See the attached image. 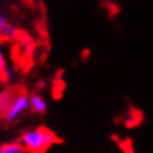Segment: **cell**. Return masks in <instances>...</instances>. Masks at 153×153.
<instances>
[{
    "label": "cell",
    "mask_w": 153,
    "mask_h": 153,
    "mask_svg": "<svg viewBox=\"0 0 153 153\" xmlns=\"http://www.w3.org/2000/svg\"><path fill=\"white\" fill-rule=\"evenodd\" d=\"M7 69V64H5V59H4V56H3V53L1 51H0V74H1L3 71H4Z\"/></svg>",
    "instance_id": "obj_7"
},
{
    "label": "cell",
    "mask_w": 153,
    "mask_h": 153,
    "mask_svg": "<svg viewBox=\"0 0 153 153\" xmlns=\"http://www.w3.org/2000/svg\"><path fill=\"white\" fill-rule=\"evenodd\" d=\"M57 141H59V137L51 130L45 127H38L22 134L20 143L29 153H44Z\"/></svg>",
    "instance_id": "obj_1"
},
{
    "label": "cell",
    "mask_w": 153,
    "mask_h": 153,
    "mask_svg": "<svg viewBox=\"0 0 153 153\" xmlns=\"http://www.w3.org/2000/svg\"><path fill=\"white\" fill-rule=\"evenodd\" d=\"M43 87H44V82L40 81L39 83H38V88H43Z\"/></svg>",
    "instance_id": "obj_9"
},
{
    "label": "cell",
    "mask_w": 153,
    "mask_h": 153,
    "mask_svg": "<svg viewBox=\"0 0 153 153\" xmlns=\"http://www.w3.org/2000/svg\"><path fill=\"white\" fill-rule=\"evenodd\" d=\"M17 90H5L0 94V116L4 117V114L8 112L10 104L13 102L14 97L17 96Z\"/></svg>",
    "instance_id": "obj_3"
},
{
    "label": "cell",
    "mask_w": 153,
    "mask_h": 153,
    "mask_svg": "<svg viewBox=\"0 0 153 153\" xmlns=\"http://www.w3.org/2000/svg\"><path fill=\"white\" fill-rule=\"evenodd\" d=\"M29 106H30L29 96L24 92V91H22V92H18L17 96L14 97L13 102L10 104L8 112L4 114V120L7 122H13L22 112H25Z\"/></svg>",
    "instance_id": "obj_2"
},
{
    "label": "cell",
    "mask_w": 153,
    "mask_h": 153,
    "mask_svg": "<svg viewBox=\"0 0 153 153\" xmlns=\"http://www.w3.org/2000/svg\"><path fill=\"white\" fill-rule=\"evenodd\" d=\"M0 36H1L3 39H8V40L16 39L18 36V30L10 24H5L1 27V30H0Z\"/></svg>",
    "instance_id": "obj_6"
},
{
    "label": "cell",
    "mask_w": 153,
    "mask_h": 153,
    "mask_svg": "<svg viewBox=\"0 0 153 153\" xmlns=\"http://www.w3.org/2000/svg\"><path fill=\"white\" fill-rule=\"evenodd\" d=\"M5 24H7V21H5V17L3 16L1 13H0V30H1V27H3V26H4Z\"/></svg>",
    "instance_id": "obj_8"
},
{
    "label": "cell",
    "mask_w": 153,
    "mask_h": 153,
    "mask_svg": "<svg viewBox=\"0 0 153 153\" xmlns=\"http://www.w3.org/2000/svg\"><path fill=\"white\" fill-rule=\"evenodd\" d=\"M29 101H30V108H31L34 112L42 114L47 110V102H45V100L40 95L33 94L31 96L29 97Z\"/></svg>",
    "instance_id": "obj_4"
},
{
    "label": "cell",
    "mask_w": 153,
    "mask_h": 153,
    "mask_svg": "<svg viewBox=\"0 0 153 153\" xmlns=\"http://www.w3.org/2000/svg\"><path fill=\"white\" fill-rule=\"evenodd\" d=\"M0 153H29L24 148L20 141H13V143H7L0 147Z\"/></svg>",
    "instance_id": "obj_5"
}]
</instances>
